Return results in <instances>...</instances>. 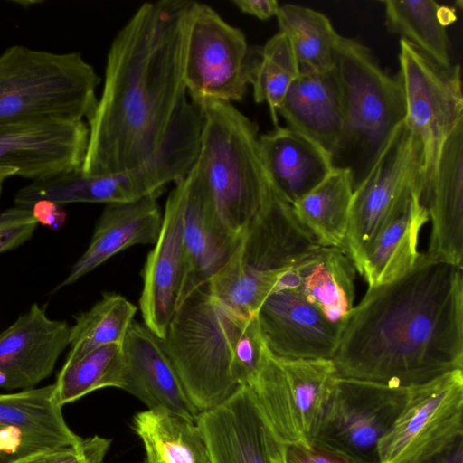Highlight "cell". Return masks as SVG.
Here are the masks:
<instances>
[{"instance_id":"6da1fadb","label":"cell","mask_w":463,"mask_h":463,"mask_svg":"<svg viewBox=\"0 0 463 463\" xmlns=\"http://www.w3.org/2000/svg\"><path fill=\"white\" fill-rule=\"evenodd\" d=\"M192 2L145 3L115 36L101 95L87 119L84 175L117 174L146 164L192 105L183 73Z\"/></svg>"},{"instance_id":"7a4b0ae2","label":"cell","mask_w":463,"mask_h":463,"mask_svg":"<svg viewBox=\"0 0 463 463\" xmlns=\"http://www.w3.org/2000/svg\"><path fill=\"white\" fill-rule=\"evenodd\" d=\"M332 361L337 376L402 388L463 370L462 267L420 252L404 275L368 288Z\"/></svg>"},{"instance_id":"3957f363","label":"cell","mask_w":463,"mask_h":463,"mask_svg":"<svg viewBox=\"0 0 463 463\" xmlns=\"http://www.w3.org/2000/svg\"><path fill=\"white\" fill-rule=\"evenodd\" d=\"M164 340L200 413L248 385L268 353L256 317L236 315L210 295L207 284L177 307Z\"/></svg>"},{"instance_id":"277c9868","label":"cell","mask_w":463,"mask_h":463,"mask_svg":"<svg viewBox=\"0 0 463 463\" xmlns=\"http://www.w3.org/2000/svg\"><path fill=\"white\" fill-rule=\"evenodd\" d=\"M203 125L194 162L217 231L238 243L272 193L261 160L258 125L232 103L200 106Z\"/></svg>"},{"instance_id":"5b68a950","label":"cell","mask_w":463,"mask_h":463,"mask_svg":"<svg viewBox=\"0 0 463 463\" xmlns=\"http://www.w3.org/2000/svg\"><path fill=\"white\" fill-rule=\"evenodd\" d=\"M343 97V127L331 158L347 170L354 188L364 178L404 122L405 98L399 76L387 73L368 47L341 35L335 61Z\"/></svg>"},{"instance_id":"8992f818","label":"cell","mask_w":463,"mask_h":463,"mask_svg":"<svg viewBox=\"0 0 463 463\" xmlns=\"http://www.w3.org/2000/svg\"><path fill=\"white\" fill-rule=\"evenodd\" d=\"M100 78L80 52L15 44L0 53V128L26 122L88 119Z\"/></svg>"},{"instance_id":"52a82bcc","label":"cell","mask_w":463,"mask_h":463,"mask_svg":"<svg viewBox=\"0 0 463 463\" xmlns=\"http://www.w3.org/2000/svg\"><path fill=\"white\" fill-rule=\"evenodd\" d=\"M409 389L336 376L312 442L361 463H380L378 445L402 412Z\"/></svg>"},{"instance_id":"ba28073f","label":"cell","mask_w":463,"mask_h":463,"mask_svg":"<svg viewBox=\"0 0 463 463\" xmlns=\"http://www.w3.org/2000/svg\"><path fill=\"white\" fill-rule=\"evenodd\" d=\"M336 374L332 359L275 358L268 350L248 386L283 443H311Z\"/></svg>"},{"instance_id":"9c48e42d","label":"cell","mask_w":463,"mask_h":463,"mask_svg":"<svg viewBox=\"0 0 463 463\" xmlns=\"http://www.w3.org/2000/svg\"><path fill=\"white\" fill-rule=\"evenodd\" d=\"M250 47L245 34L210 5L192 2L187 14L184 81L191 101L232 103L243 99L248 86Z\"/></svg>"},{"instance_id":"30bf717a","label":"cell","mask_w":463,"mask_h":463,"mask_svg":"<svg viewBox=\"0 0 463 463\" xmlns=\"http://www.w3.org/2000/svg\"><path fill=\"white\" fill-rule=\"evenodd\" d=\"M424 174L422 144L403 122L354 188L343 250L356 269L364 250L399 203L413 189L423 190Z\"/></svg>"},{"instance_id":"8fae6325","label":"cell","mask_w":463,"mask_h":463,"mask_svg":"<svg viewBox=\"0 0 463 463\" xmlns=\"http://www.w3.org/2000/svg\"><path fill=\"white\" fill-rule=\"evenodd\" d=\"M399 62L406 107L404 123L423 147V193L433 179L444 142L463 119L461 71L458 64L440 66L402 39Z\"/></svg>"},{"instance_id":"7c38bea8","label":"cell","mask_w":463,"mask_h":463,"mask_svg":"<svg viewBox=\"0 0 463 463\" xmlns=\"http://www.w3.org/2000/svg\"><path fill=\"white\" fill-rule=\"evenodd\" d=\"M406 403L380 440V463H413L463 433V370L408 388Z\"/></svg>"},{"instance_id":"4fadbf2b","label":"cell","mask_w":463,"mask_h":463,"mask_svg":"<svg viewBox=\"0 0 463 463\" xmlns=\"http://www.w3.org/2000/svg\"><path fill=\"white\" fill-rule=\"evenodd\" d=\"M196 423L212 463H283V442L246 385L201 412Z\"/></svg>"},{"instance_id":"5bb4252c","label":"cell","mask_w":463,"mask_h":463,"mask_svg":"<svg viewBox=\"0 0 463 463\" xmlns=\"http://www.w3.org/2000/svg\"><path fill=\"white\" fill-rule=\"evenodd\" d=\"M89 139L82 121H35L0 128V166L32 181L81 169Z\"/></svg>"},{"instance_id":"9a60e30c","label":"cell","mask_w":463,"mask_h":463,"mask_svg":"<svg viewBox=\"0 0 463 463\" xmlns=\"http://www.w3.org/2000/svg\"><path fill=\"white\" fill-rule=\"evenodd\" d=\"M256 318L269 352L285 360L332 359L343 326L292 290L270 293Z\"/></svg>"},{"instance_id":"2e32d148","label":"cell","mask_w":463,"mask_h":463,"mask_svg":"<svg viewBox=\"0 0 463 463\" xmlns=\"http://www.w3.org/2000/svg\"><path fill=\"white\" fill-rule=\"evenodd\" d=\"M71 326L51 319L34 303L0 333V388H34L53 371L70 345Z\"/></svg>"},{"instance_id":"e0dca14e","label":"cell","mask_w":463,"mask_h":463,"mask_svg":"<svg viewBox=\"0 0 463 463\" xmlns=\"http://www.w3.org/2000/svg\"><path fill=\"white\" fill-rule=\"evenodd\" d=\"M183 177L175 183L167 197L160 233L143 270L139 299L143 323L162 338H165L176 310L184 274L185 185Z\"/></svg>"},{"instance_id":"ac0fdd59","label":"cell","mask_w":463,"mask_h":463,"mask_svg":"<svg viewBox=\"0 0 463 463\" xmlns=\"http://www.w3.org/2000/svg\"><path fill=\"white\" fill-rule=\"evenodd\" d=\"M122 389L148 409H163L196 422L199 411L190 400L164 338L144 323L130 325L122 344Z\"/></svg>"},{"instance_id":"d6986e66","label":"cell","mask_w":463,"mask_h":463,"mask_svg":"<svg viewBox=\"0 0 463 463\" xmlns=\"http://www.w3.org/2000/svg\"><path fill=\"white\" fill-rule=\"evenodd\" d=\"M165 183L164 168L156 161H149L131 170L101 175H87L79 169L32 181L18 190L14 203L32 208L42 200L61 205L127 203L160 193Z\"/></svg>"},{"instance_id":"ffe728a7","label":"cell","mask_w":463,"mask_h":463,"mask_svg":"<svg viewBox=\"0 0 463 463\" xmlns=\"http://www.w3.org/2000/svg\"><path fill=\"white\" fill-rule=\"evenodd\" d=\"M431 231L428 257L462 267L463 257V119L448 136L437 169L422 193Z\"/></svg>"},{"instance_id":"44dd1931","label":"cell","mask_w":463,"mask_h":463,"mask_svg":"<svg viewBox=\"0 0 463 463\" xmlns=\"http://www.w3.org/2000/svg\"><path fill=\"white\" fill-rule=\"evenodd\" d=\"M250 267L279 279L321 247L297 219L291 204L272 193L238 244Z\"/></svg>"},{"instance_id":"7402d4cb","label":"cell","mask_w":463,"mask_h":463,"mask_svg":"<svg viewBox=\"0 0 463 463\" xmlns=\"http://www.w3.org/2000/svg\"><path fill=\"white\" fill-rule=\"evenodd\" d=\"M183 179L185 185L183 222L184 274L177 307L195 289L207 284L239 243L223 237L215 228L204 182L194 164Z\"/></svg>"},{"instance_id":"603a6c76","label":"cell","mask_w":463,"mask_h":463,"mask_svg":"<svg viewBox=\"0 0 463 463\" xmlns=\"http://www.w3.org/2000/svg\"><path fill=\"white\" fill-rule=\"evenodd\" d=\"M158 195L154 194L131 202L106 204L88 248L55 290L73 284L129 247L155 244L163 222Z\"/></svg>"},{"instance_id":"cb8c5ba5","label":"cell","mask_w":463,"mask_h":463,"mask_svg":"<svg viewBox=\"0 0 463 463\" xmlns=\"http://www.w3.org/2000/svg\"><path fill=\"white\" fill-rule=\"evenodd\" d=\"M261 160L273 191L294 203L335 168L331 155L288 127L277 126L259 136Z\"/></svg>"},{"instance_id":"d4e9b609","label":"cell","mask_w":463,"mask_h":463,"mask_svg":"<svg viewBox=\"0 0 463 463\" xmlns=\"http://www.w3.org/2000/svg\"><path fill=\"white\" fill-rule=\"evenodd\" d=\"M429 221L422 188H415L399 203L362 256L356 270L368 288L391 282L414 266L420 253V232Z\"/></svg>"},{"instance_id":"484cf974","label":"cell","mask_w":463,"mask_h":463,"mask_svg":"<svg viewBox=\"0 0 463 463\" xmlns=\"http://www.w3.org/2000/svg\"><path fill=\"white\" fill-rule=\"evenodd\" d=\"M278 114L288 128L332 156L343 127V97L335 66L327 71H300Z\"/></svg>"},{"instance_id":"4316f807","label":"cell","mask_w":463,"mask_h":463,"mask_svg":"<svg viewBox=\"0 0 463 463\" xmlns=\"http://www.w3.org/2000/svg\"><path fill=\"white\" fill-rule=\"evenodd\" d=\"M299 285L296 292L332 323L343 324L354 307L356 269L348 254L324 247L296 266Z\"/></svg>"},{"instance_id":"83f0119b","label":"cell","mask_w":463,"mask_h":463,"mask_svg":"<svg viewBox=\"0 0 463 463\" xmlns=\"http://www.w3.org/2000/svg\"><path fill=\"white\" fill-rule=\"evenodd\" d=\"M133 430L142 440L141 463H212L196 422L163 409H148L133 418Z\"/></svg>"},{"instance_id":"f1b7e54d","label":"cell","mask_w":463,"mask_h":463,"mask_svg":"<svg viewBox=\"0 0 463 463\" xmlns=\"http://www.w3.org/2000/svg\"><path fill=\"white\" fill-rule=\"evenodd\" d=\"M385 25L442 67L451 66L446 26L455 20V10L433 0H386Z\"/></svg>"},{"instance_id":"f546056e","label":"cell","mask_w":463,"mask_h":463,"mask_svg":"<svg viewBox=\"0 0 463 463\" xmlns=\"http://www.w3.org/2000/svg\"><path fill=\"white\" fill-rule=\"evenodd\" d=\"M354 184L351 174L335 169L291 204L303 227L324 247H344Z\"/></svg>"},{"instance_id":"4dcf8cb0","label":"cell","mask_w":463,"mask_h":463,"mask_svg":"<svg viewBox=\"0 0 463 463\" xmlns=\"http://www.w3.org/2000/svg\"><path fill=\"white\" fill-rule=\"evenodd\" d=\"M279 33L290 43L300 71H327L335 66L341 35L320 12L298 5H279Z\"/></svg>"},{"instance_id":"1f68e13d","label":"cell","mask_w":463,"mask_h":463,"mask_svg":"<svg viewBox=\"0 0 463 463\" xmlns=\"http://www.w3.org/2000/svg\"><path fill=\"white\" fill-rule=\"evenodd\" d=\"M300 69L288 38L278 33L262 47L250 48L247 59L248 83L253 88L256 103L269 106L275 127L279 109Z\"/></svg>"},{"instance_id":"d6a6232c","label":"cell","mask_w":463,"mask_h":463,"mask_svg":"<svg viewBox=\"0 0 463 463\" xmlns=\"http://www.w3.org/2000/svg\"><path fill=\"white\" fill-rule=\"evenodd\" d=\"M137 307L125 297L105 293L88 311L75 316L71 326L67 363L79 360L90 352L110 344L122 345L133 323Z\"/></svg>"},{"instance_id":"836d02e7","label":"cell","mask_w":463,"mask_h":463,"mask_svg":"<svg viewBox=\"0 0 463 463\" xmlns=\"http://www.w3.org/2000/svg\"><path fill=\"white\" fill-rule=\"evenodd\" d=\"M55 385L0 393V425L59 436L77 444L82 438L66 423Z\"/></svg>"},{"instance_id":"e575fe53","label":"cell","mask_w":463,"mask_h":463,"mask_svg":"<svg viewBox=\"0 0 463 463\" xmlns=\"http://www.w3.org/2000/svg\"><path fill=\"white\" fill-rule=\"evenodd\" d=\"M239 244V243H238ZM279 278L248 266L239 247L207 282L210 295L225 307L244 318L255 317Z\"/></svg>"},{"instance_id":"d590c367","label":"cell","mask_w":463,"mask_h":463,"mask_svg":"<svg viewBox=\"0 0 463 463\" xmlns=\"http://www.w3.org/2000/svg\"><path fill=\"white\" fill-rule=\"evenodd\" d=\"M123 374L122 345L100 346L79 360L64 363L54 383L58 402L63 406L98 389H122Z\"/></svg>"},{"instance_id":"8d00e7d4","label":"cell","mask_w":463,"mask_h":463,"mask_svg":"<svg viewBox=\"0 0 463 463\" xmlns=\"http://www.w3.org/2000/svg\"><path fill=\"white\" fill-rule=\"evenodd\" d=\"M64 445L75 444L59 436L0 425V463H19L34 454Z\"/></svg>"},{"instance_id":"74e56055","label":"cell","mask_w":463,"mask_h":463,"mask_svg":"<svg viewBox=\"0 0 463 463\" xmlns=\"http://www.w3.org/2000/svg\"><path fill=\"white\" fill-rule=\"evenodd\" d=\"M110 444V439L96 435L75 445L60 446L34 454L19 463H101Z\"/></svg>"},{"instance_id":"f35d334b","label":"cell","mask_w":463,"mask_h":463,"mask_svg":"<svg viewBox=\"0 0 463 463\" xmlns=\"http://www.w3.org/2000/svg\"><path fill=\"white\" fill-rule=\"evenodd\" d=\"M38 222L32 208L15 205L0 213V253L14 250L28 241Z\"/></svg>"},{"instance_id":"ab89813d","label":"cell","mask_w":463,"mask_h":463,"mask_svg":"<svg viewBox=\"0 0 463 463\" xmlns=\"http://www.w3.org/2000/svg\"><path fill=\"white\" fill-rule=\"evenodd\" d=\"M283 463H361L317 443H283Z\"/></svg>"},{"instance_id":"60d3db41","label":"cell","mask_w":463,"mask_h":463,"mask_svg":"<svg viewBox=\"0 0 463 463\" xmlns=\"http://www.w3.org/2000/svg\"><path fill=\"white\" fill-rule=\"evenodd\" d=\"M32 212L38 223L52 230L61 229L67 218L62 205L47 200L36 202L32 206Z\"/></svg>"},{"instance_id":"b9f144b4","label":"cell","mask_w":463,"mask_h":463,"mask_svg":"<svg viewBox=\"0 0 463 463\" xmlns=\"http://www.w3.org/2000/svg\"><path fill=\"white\" fill-rule=\"evenodd\" d=\"M413 463H463V433L437 451Z\"/></svg>"},{"instance_id":"7bdbcfd3","label":"cell","mask_w":463,"mask_h":463,"mask_svg":"<svg viewBox=\"0 0 463 463\" xmlns=\"http://www.w3.org/2000/svg\"><path fill=\"white\" fill-rule=\"evenodd\" d=\"M233 5L241 12L260 20L276 16L279 4L276 0H234Z\"/></svg>"}]
</instances>
